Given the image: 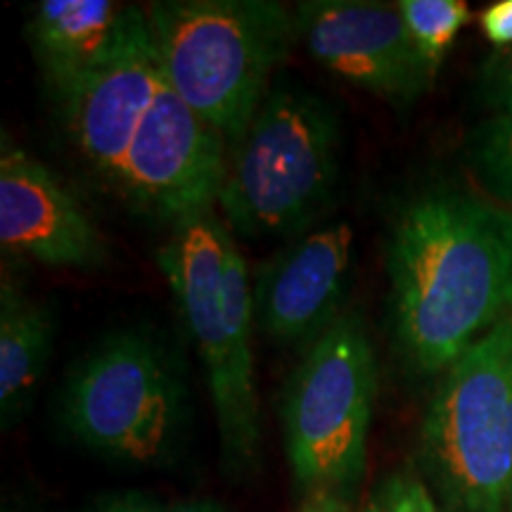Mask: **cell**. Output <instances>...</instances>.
I'll use <instances>...</instances> for the list:
<instances>
[{"label": "cell", "mask_w": 512, "mask_h": 512, "mask_svg": "<svg viewBox=\"0 0 512 512\" xmlns=\"http://www.w3.org/2000/svg\"><path fill=\"white\" fill-rule=\"evenodd\" d=\"M396 349L444 375L512 313V207L432 188L396 211L384 249Z\"/></svg>", "instance_id": "6da1fadb"}, {"label": "cell", "mask_w": 512, "mask_h": 512, "mask_svg": "<svg viewBox=\"0 0 512 512\" xmlns=\"http://www.w3.org/2000/svg\"><path fill=\"white\" fill-rule=\"evenodd\" d=\"M155 259L207 375L223 463L235 479L252 475L261 463L264 439L245 256L226 223L209 211L171 228Z\"/></svg>", "instance_id": "7a4b0ae2"}, {"label": "cell", "mask_w": 512, "mask_h": 512, "mask_svg": "<svg viewBox=\"0 0 512 512\" xmlns=\"http://www.w3.org/2000/svg\"><path fill=\"white\" fill-rule=\"evenodd\" d=\"M339 171L335 107L302 83H273L245 131L228 143L223 223L245 240L297 238L328 211Z\"/></svg>", "instance_id": "3957f363"}, {"label": "cell", "mask_w": 512, "mask_h": 512, "mask_svg": "<svg viewBox=\"0 0 512 512\" xmlns=\"http://www.w3.org/2000/svg\"><path fill=\"white\" fill-rule=\"evenodd\" d=\"M145 15L166 83L233 143L290 55L294 10L275 0H157Z\"/></svg>", "instance_id": "277c9868"}, {"label": "cell", "mask_w": 512, "mask_h": 512, "mask_svg": "<svg viewBox=\"0 0 512 512\" xmlns=\"http://www.w3.org/2000/svg\"><path fill=\"white\" fill-rule=\"evenodd\" d=\"M418 460L439 512H510L512 313L441 375Z\"/></svg>", "instance_id": "5b68a950"}, {"label": "cell", "mask_w": 512, "mask_h": 512, "mask_svg": "<svg viewBox=\"0 0 512 512\" xmlns=\"http://www.w3.org/2000/svg\"><path fill=\"white\" fill-rule=\"evenodd\" d=\"M377 399V358L370 332L356 313L306 347L280 399L285 456L304 494L354 496L368 460Z\"/></svg>", "instance_id": "8992f818"}, {"label": "cell", "mask_w": 512, "mask_h": 512, "mask_svg": "<svg viewBox=\"0 0 512 512\" xmlns=\"http://www.w3.org/2000/svg\"><path fill=\"white\" fill-rule=\"evenodd\" d=\"M185 389L169 351L145 330L100 339L72 368L62 392L64 427L100 456L152 467L181 432Z\"/></svg>", "instance_id": "52a82bcc"}, {"label": "cell", "mask_w": 512, "mask_h": 512, "mask_svg": "<svg viewBox=\"0 0 512 512\" xmlns=\"http://www.w3.org/2000/svg\"><path fill=\"white\" fill-rule=\"evenodd\" d=\"M226 157L228 140L164 79L114 188L133 209L178 226L219 204Z\"/></svg>", "instance_id": "ba28073f"}, {"label": "cell", "mask_w": 512, "mask_h": 512, "mask_svg": "<svg viewBox=\"0 0 512 512\" xmlns=\"http://www.w3.org/2000/svg\"><path fill=\"white\" fill-rule=\"evenodd\" d=\"M306 53L339 79L406 110L430 91L422 60L396 5L375 0H304L294 8Z\"/></svg>", "instance_id": "9c48e42d"}, {"label": "cell", "mask_w": 512, "mask_h": 512, "mask_svg": "<svg viewBox=\"0 0 512 512\" xmlns=\"http://www.w3.org/2000/svg\"><path fill=\"white\" fill-rule=\"evenodd\" d=\"M354 228L320 223L256 268L254 325L280 344H309L344 316L354 271Z\"/></svg>", "instance_id": "30bf717a"}, {"label": "cell", "mask_w": 512, "mask_h": 512, "mask_svg": "<svg viewBox=\"0 0 512 512\" xmlns=\"http://www.w3.org/2000/svg\"><path fill=\"white\" fill-rule=\"evenodd\" d=\"M162 81V64L143 12L126 41L57 100L76 150L112 185H117L128 147Z\"/></svg>", "instance_id": "8fae6325"}, {"label": "cell", "mask_w": 512, "mask_h": 512, "mask_svg": "<svg viewBox=\"0 0 512 512\" xmlns=\"http://www.w3.org/2000/svg\"><path fill=\"white\" fill-rule=\"evenodd\" d=\"M0 242L55 268H95L107 259L100 230L81 202L8 136L0 145Z\"/></svg>", "instance_id": "7c38bea8"}, {"label": "cell", "mask_w": 512, "mask_h": 512, "mask_svg": "<svg viewBox=\"0 0 512 512\" xmlns=\"http://www.w3.org/2000/svg\"><path fill=\"white\" fill-rule=\"evenodd\" d=\"M145 8L114 0H41L27 22L29 48L57 100L117 50Z\"/></svg>", "instance_id": "4fadbf2b"}, {"label": "cell", "mask_w": 512, "mask_h": 512, "mask_svg": "<svg viewBox=\"0 0 512 512\" xmlns=\"http://www.w3.org/2000/svg\"><path fill=\"white\" fill-rule=\"evenodd\" d=\"M55 342V313L15 280L0 285V422L10 430L29 411Z\"/></svg>", "instance_id": "5bb4252c"}, {"label": "cell", "mask_w": 512, "mask_h": 512, "mask_svg": "<svg viewBox=\"0 0 512 512\" xmlns=\"http://www.w3.org/2000/svg\"><path fill=\"white\" fill-rule=\"evenodd\" d=\"M396 8L422 60L437 74L456 36L470 22V5L463 0H401Z\"/></svg>", "instance_id": "9a60e30c"}, {"label": "cell", "mask_w": 512, "mask_h": 512, "mask_svg": "<svg viewBox=\"0 0 512 512\" xmlns=\"http://www.w3.org/2000/svg\"><path fill=\"white\" fill-rule=\"evenodd\" d=\"M467 164L496 202L512 207V114H494L472 131Z\"/></svg>", "instance_id": "2e32d148"}, {"label": "cell", "mask_w": 512, "mask_h": 512, "mask_svg": "<svg viewBox=\"0 0 512 512\" xmlns=\"http://www.w3.org/2000/svg\"><path fill=\"white\" fill-rule=\"evenodd\" d=\"M361 512H439V505L422 477L394 472L375 486Z\"/></svg>", "instance_id": "e0dca14e"}, {"label": "cell", "mask_w": 512, "mask_h": 512, "mask_svg": "<svg viewBox=\"0 0 512 512\" xmlns=\"http://www.w3.org/2000/svg\"><path fill=\"white\" fill-rule=\"evenodd\" d=\"M479 100L494 114H512V46L496 48L479 69Z\"/></svg>", "instance_id": "ac0fdd59"}, {"label": "cell", "mask_w": 512, "mask_h": 512, "mask_svg": "<svg viewBox=\"0 0 512 512\" xmlns=\"http://www.w3.org/2000/svg\"><path fill=\"white\" fill-rule=\"evenodd\" d=\"M86 512H171V505L145 491H117L100 496L88 505Z\"/></svg>", "instance_id": "d6986e66"}, {"label": "cell", "mask_w": 512, "mask_h": 512, "mask_svg": "<svg viewBox=\"0 0 512 512\" xmlns=\"http://www.w3.org/2000/svg\"><path fill=\"white\" fill-rule=\"evenodd\" d=\"M479 29L496 48L512 46V0H498L479 12Z\"/></svg>", "instance_id": "ffe728a7"}, {"label": "cell", "mask_w": 512, "mask_h": 512, "mask_svg": "<svg viewBox=\"0 0 512 512\" xmlns=\"http://www.w3.org/2000/svg\"><path fill=\"white\" fill-rule=\"evenodd\" d=\"M294 512H361L354 508V496L342 494V491H311L304 494L302 503Z\"/></svg>", "instance_id": "44dd1931"}, {"label": "cell", "mask_w": 512, "mask_h": 512, "mask_svg": "<svg viewBox=\"0 0 512 512\" xmlns=\"http://www.w3.org/2000/svg\"><path fill=\"white\" fill-rule=\"evenodd\" d=\"M171 512H228L214 498H188V501H178L171 505Z\"/></svg>", "instance_id": "7402d4cb"}, {"label": "cell", "mask_w": 512, "mask_h": 512, "mask_svg": "<svg viewBox=\"0 0 512 512\" xmlns=\"http://www.w3.org/2000/svg\"><path fill=\"white\" fill-rule=\"evenodd\" d=\"M510 512H512V484H510Z\"/></svg>", "instance_id": "603a6c76"}, {"label": "cell", "mask_w": 512, "mask_h": 512, "mask_svg": "<svg viewBox=\"0 0 512 512\" xmlns=\"http://www.w3.org/2000/svg\"><path fill=\"white\" fill-rule=\"evenodd\" d=\"M5 512H19V510H5Z\"/></svg>", "instance_id": "cb8c5ba5"}]
</instances>
